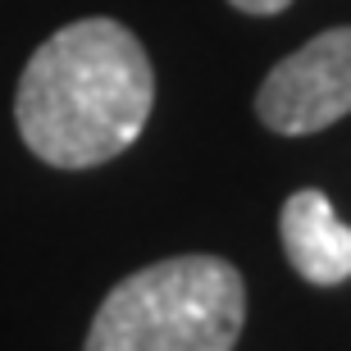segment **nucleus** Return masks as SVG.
Here are the masks:
<instances>
[{"mask_svg":"<svg viewBox=\"0 0 351 351\" xmlns=\"http://www.w3.org/2000/svg\"><path fill=\"white\" fill-rule=\"evenodd\" d=\"M156 105L151 55L114 19H78L41 41L14 91L27 151L55 169H91L142 137Z\"/></svg>","mask_w":351,"mask_h":351,"instance_id":"1","label":"nucleus"},{"mask_svg":"<svg viewBox=\"0 0 351 351\" xmlns=\"http://www.w3.org/2000/svg\"><path fill=\"white\" fill-rule=\"evenodd\" d=\"M287 265L315 287H338L351 278V223L319 187H301L283 201L278 215Z\"/></svg>","mask_w":351,"mask_h":351,"instance_id":"4","label":"nucleus"},{"mask_svg":"<svg viewBox=\"0 0 351 351\" xmlns=\"http://www.w3.org/2000/svg\"><path fill=\"white\" fill-rule=\"evenodd\" d=\"M247 283L223 256H173L110 287L82 351H233Z\"/></svg>","mask_w":351,"mask_h":351,"instance_id":"2","label":"nucleus"},{"mask_svg":"<svg viewBox=\"0 0 351 351\" xmlns=\"http://www.w3.org/2000/svg\"><path fill=\"white\" fill-rule=\"evenodd\" d=\"M256 114L278 137H311L351 114V27H328L269 69Z\"/></svg>","mask_w":351,"mask_h":351,"instance_id":"3","label":"nucleus"},{"mask_svg":"<svg viewBox=\"0 0 351 351\" xmlns=\"http://www.w3.org/2000/svg\"><path fill=\"white\" fill-rule=\"evenodd\" d=\"M233 10H242V14H256V19H265V14H283L292 0H228Z\"/></svg>","mask_w":351,"mask_h":351,"instance_id":"5","label":"nucleus"}]
</instances>
